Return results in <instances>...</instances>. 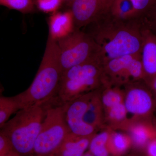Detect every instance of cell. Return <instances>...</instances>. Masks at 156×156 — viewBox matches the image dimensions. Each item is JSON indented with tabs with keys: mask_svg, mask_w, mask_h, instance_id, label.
<instances>
[{
	"mask_svg": "<svg viewBox=\"0 0 156 156\" xmlns=\"http://www.w3.org/2000/svg\"><path fill=\"white\" fill-rule=\"evenodd\" d=\"M94 135L81 136L70 133L60 146L51 154L54 156H83L89 147Z\"/></svg>",
	"mask_w": 156,
	"mask_h": 156,
	"instance_id": "7c38bea8",
	"label": "cell"
},
{
	"mask_svg": "<svg viewBox=\"0 0 156 156\" xmlns=\"http://www.w3.org/2000/svg\"><path fill=\"white\" fill-rule=\"evenodd\" d=\"M100 0H74L71 6L74 28L80 29L97 17Z\"/></svg>",
	"mask_w": 156,
	"mask_h": 156,
	"instance_id": "8fae6325",
	"label": "cell"
},
{
	"mask_svg": "<svg viewBox=\"0 0 156 156\" xmlns=\"http://www.w3.org/2000/svg\"><path fill=\"white\" fill-rule=\"evenodd\" d=\"M107 110L109 119L113 122L124 121L128 113L124 102L115 105Z\"/></svg>",
	"mask_w": 156,
	"mask_h": 156,
	"instance_id": "603a6c76",
	"label": "cell"
},
{
	"mask_svg": "<svg viewBox=\"0 0 156 156\" xmlns=\"http://www.w3.org/2000/svg\"><path fill=\"white\" fill-rule=\"evenodd\" d=\"M62 74L57 42L49 35L44 56L32 83L24 92L15 95L20 109L42 106L54 100Z\"/></svg>",
	"mask_w": 156,
	"mask_h": 156,
	"instance_id": "7a4b0ae2",
	"label": "cell"
},
{
	"mask_svg": "<svg viewBox=\"0 0 156 156\" xmlns=\"http://www.w3.org/2000/svg\"><path fill=\"white\" fill-rule=\"evenodd\" d=\"M109 12L119 19H134V8L131 0H115Z\"/></svg>",
	"mask_w": 156,
	"mask_h": 156,
	"instance_id": "d6986e66",
	"label": "cell"
},
{
	"mask_svg": "<svg viewBox=\"0 0 156 156\" xmlns=\"http://www.w3.org/2000/svg\"><path fill=\"white\" fill-rule=\"evenodd\" d=\"M124 103L128 113L137 116L149 114L154 106V101L149 92L139 87H133L128 90Z\"/></svg>",
	"mask_w": 156,
	"mask_h": 156,
	"instance_id": "9c48e42d",
	"label": "cell"
},
{
	"mask_svg": "<svg viewBox=\"0 0 156 156\" xmlns=\"http://www.w3.org/2000/svg\"><path fill=\"white\" fill-rule=\"evenodd\" d=\"M101 100L104 108L107 110L124 102L122 94L120 90L117 89L105 90L101 95Z\"/></svg>",
	"mask_w": 156,
	"mask_h": 156,
	"instance_id": "ffe728a7",
	"label": "cell"
},
{
	"mask_svg": "<svg viewBox=\"0 0 156 156\" xmlns=\"http://www.w3.org/2000/svg\"><path fill=\"white\" fill-rule=\"evenodd\" d=\"M131 1L134 8V19L141 15H147L156 2V0H131Z\"/></svg>",
	"mask_w": 156,
	"mask_h": 156,
	"instance_id": "7402d4cb",
	"label": "cell"
},
{
	"mask_svg": "<svg viewBox=\"0 0 156 156\" xmlns=\"http://www.w3.org/2000/svg\"><path fill=\"white\" fill-rule=\"evenodd\" d=\"M49 35L56 40L67 35L74 29L71 11L54 13L49 18Z\"/></svg>",
	"mask_w": 156,
	"mask_h": 156,
	"instance_id": "4fadbf2b",
	"label": "cell"
},
{
	"mask_svg": "<svg viewBox=\"0 0 156 156\" xmlns=\"http://www.w3.org/2000/svg\"><path fill=\"white\" fill-rule=\"evenodd\" d=\"M62 73L71 68L100 56L94 39L83 30L74 28L67 35L56 40Z\"/></svg>",
	"mask_w": 156,
	"mask_h": 156,
	"instance_id": "8992f818",
	"label": "cell"
},
{
	"mask_svg": "<svg viewBox=\"0 0 156 156\" xmlns=\"http://www.w3.org/2000/svg\"><path fill=\"white\" fill-rule=\"evenodd\" d=\"M83 156H94L93 154H92L90 152H87L86 153L84 154Z\"/></svg>",
	"mask_w": 156,
	"mask_h": 156,
	"instance_id": "f546056e",
	"label": "cell"
},
{
	"mask_svg": "<svg viewBox=\"0 0 156 156\" xmlns=\"http://www.w3.org/2000/svg\"><path fill=\"white\" fill-rule=\"evenodd\" d=\"M147 15L151 17L152 20V23H153L154 28L153 29L151 30L156 34V2L153 9Z\"/></svg>",
	"mask_w": 156,
	"mask_h": 156,
	"instance_id": "4316f807",
	"label": "cell"
},
{
	"mask_svg": "<svg viewBox=\"0 0 156 156\" xmlns=\"http://www.w3.org/2000/svg\"><path fill=\"white\" fill-rule=\"evenodd\" d=\"M20 109V105L15 96H1L0 98V128L9 121L10 117L16 113Z\"/></svg>",
	"mask_w": 156,
	"mask_h": 156,
	"instance_id": "ac0fdd59",
	"label": "cell"
},
{
	"mask_svg": "<svg viewBox=\"0 0 156 156\" xmlns=\"http://www.w3.org/2000/svg\"><path fill=\"white\" fill-rule=\"evenodd\" d=\"M110 136V133L106 131L95 134L90 141L89 152L94 156H109L108 142Z\"/></svg>",
	"mask_w": 156,
	"mask_h": 156,
	"instance_id": "e0dca14e",
	"label": "cell"
},
{
	"mask_svg": "<svg viewBox=\"0 0 156 156\" xmlns=\"http://www.w3.org/2000/svg\"><path fill=\"white\" fill-rule=\"evenodd\" d=\"M134 19H119L109 12L98 16L84 27L87 30L84 31L91 36L99 46L103 62L140 53L142 28Z\"/></svg>",
	"mask_w": 156,
	"mask_h": 156,
	"instance_id": "6da1fadb",
	"label": "cell"
},
{
	"mask_svg": "<svg viewBox=\"0 0 156 156\" xmlns=\"http://www.w3.org/2000/svg\"><path fill=\"white\" fill-rule=\"evenodd\" d=\"M34 4L40 11L45 12H55L61 6L62 0H34Z\"/></svg>",
	"mask_w": 156,
	"mask_h": 156,
	"instance_id": "cb8c5ba5",
	"label": "cell"
},
{
	"mask_svg": "<svg viewBox=\"0 0 156 156\" xmlns=\"http://www.w3.org/2000/svg\"><path fill=\"white\" fill-rule=\"evenodd\" d=\"M130 138L134 146L142 147L147 145L154 137L153 133L148 126L143 124H137L132 126L130 129Z\"/></svg>",
	"mask_w": 156,
	"mask_h": 156,
	"instance_id": "2e32d148",
	"label": "cell"
},
{
	"mask_svg": "<svg viewBox=\"0 0 156 156\" xmlns=\"http://www.w3.org/2000/svg\"><path fill=\"white\" fill-rule=\"evenodd\" d=\"M114 1L115 0H100L97 17L109 13Z\"/></svg>",
	"mask_w": 156,
	"mask_h": 156,
	"instance_id": "d4e9b609",
	"label": "cell"
},
{
	"mask_svg": "<svg viewBox=\"0 0 156 156\" xmlns=\"http://www.w3.org/2000/svg\"><path fill=\"white\" fill-rule=\"evenodd\" d=\"M155 95H156V93H155Z\"/></svg>",
	"mask_w": 156,
	"mask_h": 156,
	"instance_id": "4dcf8cb0",
	"label": "cell"
},
{
	"mask_svg": "<svg viewBox=\"0 0 156 156\" xmlns=\"http://www.w3.org/2000/svg\"><path fill=\"white\" fill-rule=\"evenodd\" d=\"M142 35L141 62L144 78L151 82L156 76V34L150 28H142Z\"/></svg>",
	"mask_w": 156,
	"mask_h": 156,
	"instance_id": "30bf717a",
	"label": "cell"
},
{
	"mask_svg": "<svg viewBox=\"0 0 156 156\" xmlns=\"http://www.w3.org/2000/svg\"><path fill=\"white\" fill-rule=\"evenodd\" d=\"M74 0H62V3H64L68 6L71 7Z\"/></svg>",
	"mask_w": 156,
	"mask_h": 156,
	"instance_id": "f1b7e54d",
	"label": "cell"
},
{
	"mask_svg": "<svg viewBox=\"0 0 156 156\" xmlns=\"http://www.w3.org/2000/svg\"><path fill=\"white\" fill-rule=\"evenodd\" d=\"M94 91L64 104L65 119L68 128L70 133L77 136H89L95 134L97 130L84 121V115Z\"/></svg>",
	"mask_w": 156,
	"mask_h": 156,
	"instance_id": "ba28073f",
	"label": "cell"
},
{
	"mask_svg": "<svg viewBox=\"0 0 156 156\" xmlns=\"http://www.w3.org/2000/svg\"><path fill=\"white\" fill-rule=\"evenodd\" d=\"M132 143L130 137L121 132L110 134L108 142L110 154L114 156H120L128 150Z\"/></svg>",
	"mask_w": 156,
	"mask_h": 156,
	"instance_id": "9a60e30c",
	"label": "cell"
},
{
	"mask_svg": "<svg viewBox=\"0 0 156 156\" xmlns=\"http://www.w3.org/2000/svg\"><path fill=\"white\" fill-rule=\"evenodd\" d=\"M151 87L155 93H156V76L150 82Z\"/></svg>",
	"mask_w": 156,
	"mask_h": 156,
	"instance_id": "83f0119b",
	"label": "cell"
},
{
	"mask_svg": "<svg viewBox=\"0 0 156 156\" xmlns=\"http://www.w3.org/2000/svg\"><path fill=\"white\" fill-rule=\"evenodd\" d=\"M97 90L93 92L84 116V122L96 130L100 128L103 122L104 108L101 95Z\"/></svg>",
	"mask_w": 156,
	"mask_h": 156,
	"instance_id": "5bb4252c",
	"label": "cell"
},
{
	"mask_svg": "<svg viewBox=\"0 0 156 156\" xmlns=\"http://www.w3.org/2000/svg\"><path fill=\"white\" fill-rule=\"evenodd\" d=\"M45 112L44 105L22 109L1 128V133L17 153L26 155L33 152Z\"/></svg>",
	"mask_w": 156,
	"mask_h": 156,
	"instance_id": "277c9868",
	"label": "cell"
},
{
	"mask_svg": "<svg viewBox=\"0 0 156 156\" xmlns=\"http://www.w3.org/2000/svg\"><path fill=\"white\" fill-rule=\"evenodd\" d=\"M147 151L148 156H156V137L148 143Z\"/></svg>",
	"mask_w": 156,
	"mask_h": 156,
	"instance_id": "484cf974",
	"label": "cell"
},
{
	"mask_svg": "<svg viewBox=\"0 0 156 156\" xmlns=\"http://www.w3.org/2000/svg\"><path fill=\"white\" fill-rule=\"evenodd\" d=\"M1 5L16 10L23 14L33 12L34 9V0H0Z\"/></svg>",
	"mask_w": 156,
	"mask_h": 156,
	"instance_id": "44dd1931",
	"label": "cell"
},
{
	"mask_svg": "<svg viewBox=\"0 0 156 156\" xmlns=\"http://www.w3.org/2000/svg\"><path fill=\"white\" fill-rule=\"evenodd\" d=\"M44 106V118L33 151L40 156L52 154L70 133L65 119L64 104L55 98Z\"/></svg>",
	"mask_w": 156,
	"mask_h": 156,
	"instance_id": "5b68a950",
	"label": "cell"
},
{
	"mask_svg": "<svg viewBox=\"0 0 156 156\" xmlns=\"http://www.w3.org/2000/svg\"><path fill=\"white\" fill-rule=\"evenodd\" d=\"M105 74L113 80L126 82L144 78L140 53L126 55L103 62Z\"/></svg>",
	"mask_w": 156,
	"mask_h": 156,
	"instance_id": "52a82bcc",
	"label": "cell"
},
{
	"mask_svg": "<svg viewBox=\"0 0 156 156\" xmlns=\"http://www.w3.org/2000/svg\"><path fill=\"white\" fill-rule=\"evenodd\" d=\"M105 78L100 56L76 66L62 73L56 98L67 103L98 89Z\"/></svg>",
	"mask_w": 156,
	"mask_h": 156,
	"instance_id": "3957f363",
	"label": "cell"
}]
</instances>
